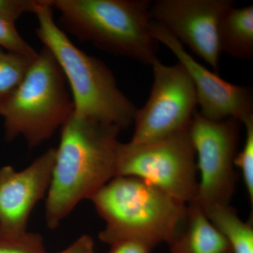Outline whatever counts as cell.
I'll return each instance as SVG.
<instances>
[{"label":"cell","instance_id":"1","mask_svg":"<svg viewBox=\"0 0 253 253\" xmlns=\"http://www.w3.org/2000/svg\"><path fill=\"white\" fill-rule=\"evenodd\" d=\"M121 129L73 112L61 126L45 205L46 225L56 229L82 201L116 176Z\"/></svg>","mask_w":253,"mask_h":253},{"label":"cell","instance_id":"2","mask_svg":"<svg viewBox=\"0 0 253 253\" xmlns=\"http://www.w3.org/2000/svg\"><path fill=\"white\" fill-rule=\"evenodd\" d=\"M51 0L36 1V33L54 56L71 91L75 114L126 129L134 123L135 106L120 89L103 61L89 56L68 38L54 18Z\"/></svg>","mask_w":253,"mask_h":253},{"label":"cell","instance_id":"3","mask_svg":"<svg viewBox=\"0 0 253 253\" xmlns=\"http://www.w3.org/2000/svg\"><path fill=\"white\" fill-rule=\"evenodd\" d=\"M89 200L106 222L100 239L110 246L123 240L151 249L169 245L187 212V204L136 176H115Z\"/></svg>","mask_w":253,"mask_h":253},{"label":"cell","instance_id":"4","mask_svg":"<svg viewBox=\"0 0 253 253\" xmlns=\"http://www.w3.org/2000/svg\"><path fill=\"white\" fill-rule=\"evenodd\" d=\"M63 27L81 41L152 66L157 42L151 35L149 0H51Z\"/></svg>","mask_w":253,"mask_h":253},{"label":"cell","instance_id":"5","mask_svg":"<svg viewBox=\"0 0 253 253\" xmlns=\"http://www.w3.org/2000/svg\"><path fill=\"white\" fill-rule=\"evenodd\" d=\"M74 111L66 78L47 48L41 50L21 83L3 98L6 140L22 136L30 147L49 139Z\"/></svg>","mask_w":253,"mask_h":253},{"label":"cell","instance_id":"6","mask_svg":"<svg viewBox=\"0 0 253 253\" xmlns=\"http://www.w3.org/2000/svg\"><path fill=\"white\" fill-rule=\"evenodd\" d=\"M197 172L190 126L155 140L118 145L116 176L140 178L184 204L197 194Z\"/></svg>","mask_w":253,"mask_h":253},{"label":"cell","instance_id":"7","mask_svg":"<svg viewBox=\"0 0 253 253\" xmlns=\"http://www.w3.org/2000/svg\"><path fill=\"white\" fill-rule=\"evenodd\" d=\"M241 124L234 118L212 121L197 111L193 116L190 134L201 179L197 194L191 202L204 211L214 205L229 204L234 196V159Z\"/></svg>","mask_w":253,"mask_h":253},{"label":"cell","instance_id":"8","mask_svg":"<svg viewBox=\"0 0 253 253\" xmlns=\"http://www.w3.org/2000/svg\"><path fill=\"white\" fill-rule=\"evenodd\" d=\"M147 102L136 110L131 142L155 140L189 126L197 105L196 89L180 62L172 66L156 61Z\"/></svg>","mask_w":253,"mask_h":253},{"label":"cell","instance_id":"9","mask_svg":"<svg viewBox=\"0 0 253 253\" xmlns=\"http://www.w3.org/2000/svg\"><path fill=\"white\" fill-rule=\"evenodd\" d=\"M234 4L231 0H158L151 4V16L218 71L219 26Z\"/></svg>","mask_w":253,"mask_h":253},{"label":"cell","instance_id":"10","mask_svg":"<svg viewBox=\"0 0 253 253\" xmlns=\"http://www.w3.org/2000/svg\"><path fill=\"white\" fill-rule=\"evenodd\" d=\"M150 29L153 38L167 46L189 73L203 116L216 121L234 118L243 124L253 119L251 88L231 84L210 71L186 51L180 42L153 20Z\"/></svg>","mask_w":253,"mask_h":253},{"label":"cell","instance_id":"11","mask_svg":"<svg viewBox=\"0 0 253 253\" xmlns=\"http://www.w3.org/2000/svg\"><path fill=\"white\" fill-rule=\"evenodd\" d=\"M56 149L45 151L21 171L11 166L0 168V234L21 235L38 203L47 194Z\"/></svg>","mask_w":253,"mask_h":253},{"label":"cell","instance_id":"12","mask_svg":"<svg viewBox=\"0 0 253 253\" xmlns=\"http://www.w3.org/2000/svg\"><path fill=\"white\" fill-rule=\"evenodd\" d=\"M169 246L171 253H234L204 210L192 202L187 204L184 224Z\"/></svg>","mask_w":253,"mask_h":253},{"label":"cell","instance_id":"13","mask_svg":"<svg viewBox=\"0 0 253 253\" xmlns=\"http://www.w3.org/2000/svg\"><path fill=\"white\" fill-rule=\"evenodd\" d=\"M220 51L236 59L251 60L253 56V6L231 7L219 26Z\"/></svg>","mask_w":253,"mask_h":253},{"label":"cell","instance_id":"14","mask_svg":"<svg viewBox=\"0 0 253 253\" xmlns=\"http://www.w3.org/2000/svg\"><path fill=\"white\" fill-rule=\"evenodd\" d=\"M214 226L224 236L234 253H253L252 219L243 221L230 204L214 205L204 211Z\"/></svg>","mask_w":253,"mask_h":253},{"label":"cell","instance_id":"15","mask_svg":"<svg viewBox=\"0 0 253 253\" xmlns=\"http://www.w3.org/2000/svg\"><path fill=\"white\" fill-rule=\"evenodd\" d=\"M35 59L0 47V97H6L17 87Z\"/></svg>","mask_w":253,"mask_h":253},{"label":"cell","instance_id":"16","mask_svg":"<svg viewBox=\"0 0 253 253\" xmlns=\"http://www.w3.org/2000/svg\"><path fill=\"white\" fill-rule=\"evenodd\" d=\"M0 253H46L41 234L26 231L21 235L0 234Z\"/></svg>","mask_w":253,"mask_h":253},{"label":"cell","instance_id":"17","mask_svg":"<svg viewBox=\"0 0 253 253\" xmlns=\"http://www.w3.org/2000/svg\"><path fill=\"white\" fill-rule=\"evenodd\" d=\"M244 126L246 128V141L244 148L236 154L234 166L240 168L242 172L245 186L250 201L253 202V119L249 120Z\"/></svg>","mask_w":253,"mask_h":253},{"label":"cell","instance_id":"18","mask_svg":"<svg viewBox=\"0 0 253 253\" xmlns=\"http://www.w3.org/2000/svg\"><path fill=\"white\" fill-rule=\"evenodd\" d=\"M0 47L11 52L36 57L38 52L23 39L15 23L0 15Z\"/></svg>","mask_w":253,"mask_h":253},{"label":"cell","instance_id":"19","mask_svg":"<svg viewBox=\"0 0 253 253\" xmlns=\"http://www.w3.org/2000/svg\"><path fill=\"white\" fill-rule=\"evenodd\" d=\"M36 3L35 0H0V15L15 23L26 13L34 14Z\"/></svg>","mask_w":253,"mask_h":253},{"label":"cell","instance_id":"20","mask_svg":"<svg viewBox=\"0 0 253 253\" xmlns=\"http://www.w3.org/2000/svg\"><path fill=\"white\" fill-rule=\"evenodd\" d=\"M151 248L139 241L123 240L111 245L108 253H151Z\"/></svg>","mask_w":253,"mask_h":253},{"label":"cell","instance_id":"21","mask_svg":"<svg viewBox=\"0 0 253 253\" xmlns=\"http://www.w3.org/2000/svg\"><path fill=\"white\" fill-rule=\"evenodd\" d=\"M57 253H94V240L90 236L84 234Z\"/></svg>","mask_w":253,"mask_h":253},{"label":"cell","instance_id":"22","mask_svg":"<svg viewBox=\"0 0 253 253\" xmlns=\"http://www.w3.org/2000/svg\"><path fill=\"white\" fill-rule=\"evenodd\" d=\"M2 99H3V98L0 97V113H1V104H2Z\"/></svg>","mask_w":253,"mask_h":253}]
</instances>
